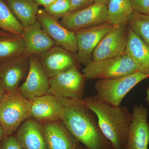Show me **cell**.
<instances>
[{
  "label": "cell",
  "instance_id": "4",
  "mask_svg": "<svg viewBox=\"0 0 149 149\" xmlns=\"http://www.w3.org/2000/svg\"><path fill=\"white\" fill-rule=\"evenodd\" d=\"M148 77L149 75L137 71L123 77L100 79L95 84L96 95L111 105L119 106L125 96L134 87Z\"/></svg>",
  "mask_w": 149,
  "mask_h": 149
},
{
  "label": "cell",
  "instance_id": "20",
  "mask_svg": "<svg viewBox=\"0 0 149 149\" xmlns=\"http://www.w3.org/2000/svg\"><path fill=\"white\" fill-rule=\"evenodd\" d=\"M14 16L23 27L37 21L40 8L33 0H4Z\"/></svg>",
  "mask_w": 149,
  "mask_h": 149
},
{
  "label": "cell",
  "instance_id": "30",
  "mask_svg": "<svg viewBox=\"0 0 149 149\" xmlns=\"http://www.w3.org/2000/svg\"><path fill=\"white\" fill-rule=\"evenodd\" d=\"M7 93L0 80V101L5 97Z\"/></svg>",
  "mask_w": 149,
  "mask_h": 149
},
{
  "label": "cell",
  "instance_id": "26",
  "mask_svg": "<svg viewBox=\"0 0 149 149\" xmlns=\"http://www.w3.org/2000/svg\"><path fill=\"white\" fill-rule=\"evenodd\" d=\"M133 10L139 13L148 15L149 0H131Z\"/></svg>",
  "mask_w": 149,
  "mask_h": 149
},
{
  "label": "cell",
  "instance_id": "34",
  "mask_svg": "<svg viewBox=\"0 0 149 149\" xmlns=\"http://www.w3.org/2000/svg\"><path fill=\"white\" fill-rule=\"evenodd\" d=\"M6 32H6V31H3V30H1V29H0V36L5 34Z\"/></svg>",
  "mask_w": 149,
  "mask_h": 149
},
{
  "label": "cell",
  "instance_id": "2",
  "mask_svg": "<svg viewBox=\"0 0 149 149\" xmlns=\"http://www.w3.org/2000/svg\"><path fill=\"white\" fill-rule=\"evenodd\" d=\"M83 100L95 114L102 132L113 149H125L132 118L128 109L111 105L97 95L86 97Z\"/></svg>",
  "mask_w": 149,
  "mask_h": 149
},
{
  "label": "cell",
  "instance_id": "24",
  "mask_svg": "<svg viewBox=\"0 0 149 149\" xmlns=\"http://www.w3.org/2000/svg\"><path fill=\"white\" fill-rule=\"evenodd\" d=\"M128 26L149 46V15L133 11Z\"/></svg>",
  "mask_w": 149,
  "mask_h": 149
},
{
  "label": "cell",
  "instance_id": "14",
  "mask_svg": "<svg viewBox=\"0 0 149 149\" xmlns=\"http://www.w3.org/2000/svg\"><path fill=\"white\" fill-rule=\"evenodd\" d=\"M29 68V58L24 55L0 63V80L7 93L18 89Z\"/></svg>",
  "mask_w": 149,
  "mask_h": 149
},
{
  "label": "cell",
  "instance_id": "31",
  "mask_svg": "<svg viewBox=\"0 0 149 149\" xmlns=\"http://www.w3.org/2000/svg\"><path fill=\"white\" fill-rule=\"evenodd\" d=\"M6 137L5 133L1 125L0 124V141H2Z\"/></svg>",
  "mask_w": 149,
  "mask_h": 149
},
{
  "label": "cell",
  "instance_id": "7",
  "mask_svg": "<svg viewBox=\"0 0 149 149\" xmlns=\"http://www.w3.org/2000/svg\"><path fill=\"white\" fill-rule=\"evenodd\" d=\"M59 22L63 27L73 32L107 23L109 22L107 6L95 3L86 8L68 14Z\"/></svg>",
  "mask_w": 149,
  "mask_h": 149
},
{
  "label": "cell",
  "instance_id": "29",
  "mask_svg": "<svg viewBox=\"0 0 149 149\" xmlns=\"http://www.w3.org/2000/svg\"><path fill=\"white\" fill-rule=\"evenodd\" d=\"M38 6H43L44 8L50 5L56 0H33Z\"/></svg>",
  "mask_w": 149,
  "mask_h": 149
},
{
  "label": "cell",
  "instance_id": "1",
  "mask_svg": "<svg viewBox=\"0 0 149 149\" xmlns=\"http://www.w3.org/2000/svg\"><path fill=\"white\" fill-rule=\"evenodd\" d=\"M58 99L64 107L62 120L78 142L88 149H113L102 132L95 114L83 100Z\"/></svg>",
  "mask_w": 149,
  "mask_h": 149
},
{
  "label": "cell",
  "instance_id": "13",
  "mask_svg": "<svg viewBox=\"0 0 149 149\" xmlns=\"http://www.w3.org/2000/svg\"><path fill=\"white\" fill-rule=\"evenodd\" d=\"M37 20L45 32L54 41L56 45L77 54V42L74 32L63 27L58 20L44 9H39L37 15Z\"/></svg>",
  "mask_w": 149,
  "mask_h": 149
},
{
  "label": "cell",
  "instance_id": "21",
  "mask_svg": "<svg viewBox=\"0 0 149 149\" xmlns=\"http://www.w3.org/2000/svg\"><path fill=\"white\" fill-rule=\"evenodd\" d=\"M25 43L22 35L6 32L0 36V63L24 55Z\"/></svg>",
  "mask_w": 149,
  "mask_h": 149
},
{
  "label": "cell",
  "instance_id": "36",
  "mask_svg": "<svg viewBox=\"0 0 149 149\" xmlns=\"http://www.w3.org/2000/svg\"><path fill=\"white\" fill-rule=\"evenodd\" d=\"M0 149H1V147H0Z\"/></svg>",
  "mask_w": 149,
  "mask_h": 149
},
{
  "label": "cell",
  "instance_id": "28",
  "mask_svg": "<svg viewBox=\"0 0 149 149\" xmlns=\"http://www.w3.org/2000/svg\"><path fill=\"white\" fill-rule=\"evenodd\" d=\"M1 149H23L19 144L16 137L11 136H6L2 141Z\"/></svg>",
  "mask_w": 149,
  "mask_h": 149
},
{
  "label": "cell",
  "instance_id": "6",
  "mask_svg": "<svg viewBox=\"0 0 149 149\" xmlns=\"http://www.w3.org/2000/svg\"><path fill=\"white\" fill-rule=\"evenodd\" d=\"M86 80L80 68H73L49 78L48 94L58 98L83 100Z\"/></svg>",
  "mask_w": 149,
  "mask_h": 149
},
{
  "label": "cell",
  "instance_id": "22",
  "mask_svg": "<svg viewBox=\"0 0 149 149\" xmlns=\"http://www.w3.org/2000/svg\"><path fill=\"white\" fill-rule=\"evenodd\" d=\"M107 6L109 23L112 25H128L133 12L131 0H109Z\"/></svg>",
  "mask_w": 149,
  "mask_h": 149
},
{
  "label": "cell",
  "instance_id": "19",
  "mask_svg": "<svg viewBox=\"0 0 149 149\" xmlns=\"http://www.w3.org/2000/svg\"><path fill=\"white\" fill-rule=\"evenodd\" d=\"M128 33L125 54L133 61L138 71L149 75V46L128 26Z\"/></svg>",
  "mask_w": 149,
  "mask_h": 149
},
{
  "label": "cell",
  "instance_id": "18",
  "mask_svg": "<svg viewBox=\"0 0 149 149\" xmlns=\"http://www.w3.org/2000/svg\"><path fill=\"white\" fill-rule=\"evenodd\" d=\"M16 138L23 149H47L42 123L32 118L22 124Z\"/></svg>",
  "mask_w": 149,
  "mask_h": 149
},
{
  "label": "cell",
  "instance_id": "12",
  "mask_svg": "<svg viewBox=\"0 0 149 149\" xmlns=\"http://www.w3.org/2000/svg\"><path fill=\"white\" fill-rule=\"evenodd\" d=\"M29 68L26 80L18 88L21 95L29 100L48 94L49 78L44 71L37 55L29 57Z\"/></svg>",
  "mask_w": 149,
  "mask_h": 149
},
{
  "label": "cell",
  "instance_id": "37",
  "mask_svg": "<svg viewBox=\"0 0 149 149\" xmlns=\"http://www.w3.org/2000/svg\"><path fill=\"white\" fill-rule=\"evenodd\" d=\"M148 15H149V13Z\"/></svg>",
  "mask_w": 149,
  "mask_h": 149
},
{
  "label": "cell",
  "instance_id": "32",
  "mask_svg": "<svg viewBox=\"0 0 149 149\" xmlns=\"http://www.w3.org/2000/svg\"><path fill=\"white\" fill-rule=\"evenodd\" d=\"M109 0H94L95 3H97L103 4L107 6L109 2Z\"/></svg>",
  "mask_w": 149,
  "mask_h": 149
},
{
  "label": "cell",
  "instance_id": "5",
  "mask_svg": "<svg viewBox=\"0 0 149 149\" xmlns=\"http://www.w3.org/2000/svg\"><path fill=\"white\" fill-rule=\"evenodd\" d=\"M138 71L136 65L125 54L103 60H92L82 70L87 80L111 79Z\"/></svg>",
  "mask_w": 149,
  "mask_h": 149
},
{
  "label": "cell",
  "instance_id": "35",
  "mask_svg": "<svg viewBox=\"0 0 149 149\" xmlns=\"http://www.w3.org/2000/svg\"><path fill=\"white\" fill-rule=\"evenodd\" d=\"M75 149H82L80 148H77H77H76Z\"/></svg>",
  "mask_w": 149,
  "mask_h": 149
},
{
  "label": "cell",
  "instance_id": "8",
  "mask_svg": "<svg viewBox=\"0 0 149 149\" xmlns=\"http://www.w3.org/2000/svg\"><path fill=\"white\" fill-rule=\"evenodd\" d=\"M44 71L49 78L73 68H80L77 54L55 45L37 56Z\"/></svg>",
  "mask_w": 149,
  "mask_h": 149
},
{
  "label": "cell",
  "instance_id": "17",
  "mask_svg": "<svg viewBox=\"0 0 149 149\" xmlns=\"http://www.w3.org/2000/svg\"><path fill=\"white\" fill-rule=\"evenodd\" d=\"M22 36L25 43L24 55H39L56 45L55 42L43 30L38 21L24 27Z\"/></svg>",
  "mask_w": 149,
  "mask_h": 149
},
{
  "label": "cell",
  "instance_id": "9",
  "mask_svg": "<svg viewBox=\"0 0 149 149\" xmlns=\"http://www.w3.org/2000/svg\"><path fill=\"white\" fill-rule=\"evenodd\" d=\"M128 40V25H115L96 47L92 60H103L125 54Z\"/></svg>",
  "mask_w": 149,
  "mask_h": 149
},
{
  "label": "cell",
  "instance_id": "10",
  "mask_svg": "<svg viewBox=\"0 0 149 149\" xmlns=\"http://www.w3.org/2000/svg\"><path fill=\"white\" fill-rule=\"evenodd\" d=\"M115 26L107 22L74 32L77 42V58L80 64L86 66L92 60L93 51L104 36Z\"/></svg>",
  "mask_w": 149,
  "mask_h": 149
},
{
  "label": "cell",
  "instance_id": "16",
  "mask_svg": "<svg viewBox=\"0 0 149 149\" xmlns=\"http://www.w3.org/2000/svg\"><path fill=\"white\" fill-rule=\"evenodd\" d=\"M47 149H75L78 142L62 120L42 123Z\"/></svg>",
  "mask_w": 149,
  "mask_h": 149
},
{
  "label": "cell",
  "instance_id": "27",
  "mask_svg": "<svg viewBox=\"0 0 149 149\" xmlns=\"http://www.w3.org/2000/svg\"><path fill=\"white\" fill-rule=\"evenodd\" d=\"M94 3V0H71L69 13L86 8Z\"/></svg>",
  "mask_w": 149,
  "mask_h": 149
},
{
  "label": "cell",
  "instance_id": "25",
  "mask_svg": "<svg viewBox=\"0 0 149 149\" xmlns=\"http://www.w3.org/2000/svg\"><path fill=\"white\" fill-rule=\"evenodd\" d=\"M71 0H56L44 9L58 20L69 13Z\"/></svg>",
  "mask_w": 149,
  "mask_h": 149
},
{
  "label": "cell",
  "instance_id": "15",
  "mask_svg": "<svg viewBox=\"0 0 149 149\" xmlns=\"http://www.w3.org/2000/svg\"><path fill=\"white\" fill-rule=\"evenodd\" d=\"M31 118L41 123L62 120L64 107L59 99L47 94L32 101Z\"/></svg>",
  "mask_w": 149,
  "mask_h": 149
},
{
  "label": "cell",
  "instance_id": "3",
  "mask_svg": "<svg viewBox=\"0 0 149 149\" xmlns=\"http://www.w3.org/2000/svg\"><path fill=\"white\" fill-rule=\"evenodd\" d=\"M32 102L18 89L7 93L0 101V124L6 136L15 132L22 123L31 118Z\"/></svg>",
  "mask_w": 149,
  "mask_h": 149
},
{
  "label": "cell",
  "instance_id": "33",
  "mask_svg": "<svg viewBox=\"0 0 149 149\" xmlns=\"http://www.w3.org/2000/svg\"><path fill=\"white\" fill-rule=\"evenodd\" d=\"M146 101L147 104L149 105V87L147 88L146 91Z\"/></svg>",
  "mask_w": 149,
  "mask_h": 149
},
{
  "label": "cell",
  "instance_id": "23",
  "mask_svg": "<svg viewBox=\"0 0 149 149\" xmlns=\"http://www.w3.org/2000/svg\"><path fill=\"white\" fill-rule=\"evenodd\" d=\"M24 27L15 17L4 0H0V29L22 35Z\"/></svg>",
  "mask_w": 149,
  "mask_h": 149
},
{
  "label": "cell",
  "instance_id": "11",
  "mask_svg": "<svg viewBox=\"0 0 149 149\" xmlns=\"http://www.w3.org/2000/svg\"><path fill=\"white\" fill-rule=\"evenodd\" d=\"M125 149H148L149 144L148 109L141 104L133 107Z\"/></svg>",
  "mask_w": 149,
  "mask_h": 149
}]
</instances>
